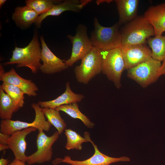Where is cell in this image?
Wrapping results in <instances>:
<instances>
[{"label": "cell", "mask_w": 165, "mask_h": 165, "mask_svg": "<svg viewBox=\"0 0 165 165\" xmlns=\"http://www.w3.org/2000/svg\"><path fill=\"white\" fill-rule=\"evenodd\" d=\"M38 131L36 140L37 150L26 158V162L29 165L50 161L53 155L52 146L59 138L57 131L50 136L42 130Z\"/></svg>", "instance_id": "cell-10"}, {"label": "cell", "mask_w": 165, "mask_h": 165, "mask_svg": "<svg viewBox=\"0 0 165 165\" xmlns=\"http://www.w3.org/2000/svg\"><path fill=\"white\" fill-rule=\"evenodd\" d=\"M20 108L0 87V118L1 119H11L13 113Z\"/></svg>", "instance_id": "cell-20"}, {"label": "cell", "mask_w": 165, "mask_h": 165, "mask_svg": "<svg viewBox=\"0 0 165 165\" xmlns=\"http://www.w3.org/2000/svg\"><path fill=\"white\" fill-rule=\"evenodd\" d=\"M10 135L0 132V144L7 145L8 140Z\"/></svg>", "instance_id": "cell-27"}, {"label": "cell", "mask_w": 165, "mask_h": 165, "mask_svg": "<svg viewBox=\"0 0 165 165\" xmlns=\"http://www.w3.org/2000/svg\"><path fill=\"white\" fill-rule=\"evenodd\" d=\"M65 86L64 93L56 99L47 101H39L38 104L42 108L55 109L62 105L80 102L84 98L82 94H75L72 90L68 82H66Z\"/></svg>", "instance_id": "cell-17"}, {"label": "cell", "mask_w": 165, "mask_h": 165, "mask_svg": "<svg viewBox=\"0 0 165 165\" xmlns=\"http://www.w3.org/2000/svg\"><path fill=\"white\" fill-rule=\"evenodd\" d=\"M120 48L125 70L133 67L152 57V51L145 44L122 46Z\"/></svg>", "instance_id": "cell-11"}, {"label": "cell", "mask_w": 165, "mask_h": 165, "mask_svg": "<svg viewBox=\"0 0 165 165\" xmlns=\"http://www.w3.org/2000/svg\"><path fill=\"white\" fill-rule=\"evenodd\" d=\"M102 51L98 48L93 47L81 59L80 64L74 69L75 76L78 82L87 84L101 72Z\"/></svg>", "instance_id": "cell-4"}, {"label": "cell", "mask_w": 165, "mask_h": 165, "mask_svg": "<svg viewBox=\"0 0 165 165\" xmlns=\"http://www.w3.org/2000/svg\"><path fill=\"white\" fill-rule=\"evenodd\" d=\"M64 134L67 138L65 148L68 150L75 149L81 150L82 149V144L89 142L85 137H82L76 131L71 129H66Z\"/></svg>", "instance_id": "cell-24"}, {"label": "cell", "mask_w": 165, "mask_h": 165, "mask_svg": "<svg viewBox=\"0 0 165 165\" xmlns=\"http://www.w3.org/2000/svg\"><path fill=\"white\" fill-rule=\"evenodd\" d=\"M31 106L35 114L33 121L28 123L11 119L1 120L0 123V132L10 135L17 131L30 127L35 128L38 130H49L51 125L46 120L42 108L38 103H33Z\"/></svg>", "instance_id": "cell-6"}, {"label": "cell", "mask_w": 165, "mask_h": 165, "mask_svg": "<svg viewBox=\"0 0 165 165\" xmlns=\"http://www.w3.org/2000/svg\"><path fill=\"white\" fill-rule=\"evenodd\" d=\"M36 130L35 128L30 127L17 131L10 135L7 145L15 159L26 162L27 156L25 155L27 148L26 138L28 134Z\"/></svg>", "instance_id": "cell-14"}, {"label": "cell", "mask_w": 165, "mask_h": 165, "mask_svg": "<svg viewBox=\"0 0 165 165\" xmlns=\"http://www.w3.org/2000/svg\"><path fill=\"white\" fill-rule=\"evenodd\" d=\"M6 0H0V8L6 2Z\"/></svg>", "instance_id": "cell-33"}, {"label": "cell", "mask_w": 165, "mask_h": 165, "mask_svg": "<svg viewBox=\"0 0 165 165\" xmlns=\"http://www.w3.org/2000/svg\"><path fill=\"white\" fill-rule=\"evenodd\" d=\"M67 37L72 44V48L70 57L64 61L68 67L72 66L86 55L93 46L87 35V27L84 25L78 26L74 35H70Z\"/></svg>", "instance_id": "cell-9"}, {"label": "cell", "mask_w": 165, "mask_h": 165, "mask_svg": "<svg viewBox=\"0 0 165 165\" xmlns=\"http://www.w3.org/2000/svg\"><path fill=\"white\" fill-rule=\"evenodd\" d=\"M94 25V29L90 38L93 47L103 51L121 48V37L118 23L110 27H105L101 25L95 17Z\"/></svg>", "instance_id": "cell-3"}, {"label": "cell", "mask_w": 165, "mask_h": 165, "mask_svg": "<svg viewBox=\"0 0 165 165\" xmlns=\"http://www.w3.org/2000/svg\"><path fill=\"white\" fill-rule=\"evenodd\" d=\"M25 163L15 158L11 163H9L8 165H26Z\"/></svg>", "instance_id": "cell-28"}, {"label": "cell", "mask_w": 165, "mask_h": 165, "mask_svg": "<svg viewBox=\"0 0 165 165\" xmlns=\"http://www.w3.org/2000/svg\"><path fill=\"white\" fill-rule=\"evenodd\" d=\"M147 42L152 49V57L160 61L165 60V35L150 37Z\"/></svg>", "instance_id": "cell-22"}, {"label": "cell", "mask_w": 165, "mask_h": 165, "mask_svg": "<svg viewBox=\"0 0 165 165\" xmlns=\"http://www.w3.org/2000/svg\"><path fill=\"white\" fill-rule=\"evenodd\" d=\"M0 87L20 108L24 104V93L18 87L5 82H3Z\"/></svg>", "instance_id": "cell-25"}, {"label": "cell", "mask_w": 165, "mask_h": 165, "mask_svg": "<svg viewBox=\"0 0 165 165\" xmlns=\"http://www.w3.org/2000/svg\"></svg>", "instance_id": "cell-34"}, {"label": "cell", "mask_w": 165, "mask_h": 165, "mask_svg": "<svg viewBox=\"0 0 165 165\" xmlns=\"http://www.w3.org/2000/svg\"><path fill=\"white\" fill-rule=\"evenodd\" d=\"M55 109L59 111L64 112L73 118L80 120L89 128H92L94 126V124L80 111L77 103L62 105Z\"/></svg>", "instance_id": "cell-21"}, {"label": "cell", "mask_w": 165, "mask_h": 165, "mask_svg": "<svg viewBox=\"0 0 165 165\" xmlns=\"http://www.w3.org/2000/svg\"><path fill=\"white\" fill-rule=\"evenodd\" d=\"M119 15L118 23L122 24L129 23L137 16L138 0H115Z\"/></svg>", "instance_id": "cell-18"}, {"label": "cell", "mask_w": 165, "mask_h": 165, "mask_svg": "<svg viewBox=\"0 0 165 165\" xmlns=\"http://www.w3.org/2000/svg\"><path fill=\"white\" fill-rule=\"evenodd\" d=\"M160 76L162 75H165V60L163 61L161 66L159 70Z\"/></svg>", "instance_id": "cell-29"}, {"label": "cell", "mask_w": 165, "mask_h": 165, "mask_svg": "<svg viewBox=\"0 0 165 165\" xmlns=\"http://www.w3.org/2000/svg\"><path fill=\"white\" fill-rule=\"evenodd\" d=\"M8 149H9V148L8 145L0 144V151H1Z\"/></svg>", "instance_id": "cell-32"}, {"label": "cell", "mask_w": 165, "mask_h": 165, "mask_svg": "<svg viewBox=\"0 0 165 165\" xmlns=\"http://www.w3.org/2000/svg\"><path fill=\"white\" fill-rule=\"evenodd\" d=\"M26 6L29 7L38 15H41L49 10L54 5L60 3V0H27Z\"/></svg>", "instance_id": "cell-26"}, {"label": "cell", "mask_w": 165, "mask_h": 165, "mask_svg": "<svg viewBox=\"0 0 165 165\" xmlns=\"http://www.w3.org/2000/svg\"><path fill=\"white\" fill-rule=\"evenodd\" d=\"M120 34L121 46L145 44L149 38L155 36L153 26L144 16H137L129 22Z\"/></svg>", "instance_id": "cell-2"}, {"label": "cell", "mask_w": 165, "mask_h": 165, "mask_svg": "<svg viewBox=\"0 0 165 165\" xmlns=\"http://www.w3.org/2000/svg\"><path fill=\"white\" fill-rule=\"evenodd\" d=\"M42 111L47 120L56 128L59 135L61 134L66 129L67 125L61 117L60 111L48 108H42Z\"/></svg>", "instance_id": "cell-23"}, {"label": "cell", "mask_w": 165, "mask_h": 165, "mask_svg": "<svg viewBox=\"0 0 165 165\" xmlns=\"http://www.w3.org/2000/svg\"><path fill=\"white\" fill-rule=\"evenodd\" d=\"M38 16L35 11L26 6L17 7L13 14L12 18L18 26L26 27L35 23Z\"/></svg>", "instance_id": "cell-19"}, {"label": "cell", "mask_w": 165, "mask_h": 165, "mask_svg": "<svg viewBox=\"0 0 165 165\" xmlns=\"http://www.w3.org/2000/svg\"><path fill=\"white\" fill-rule=\"evenodd\" d=\"M42 50L41 60L43 64L40 70L44 73L52 74L65 70L68 68L64 60L56 56L47 46L43 36L40 35Z\"/></svg>", "instance_id": "cell-12"}, {"label": "cell", "mask_w": 165, "mask_h": 165, "mask_svg": "<svg viewBox=\"0 0 165 165\" xmlns=\"http://www.w3.org/2000/svg\"><path fill=\"white\" fill-rule=\"evenodd\" d=\"M0 80L15 85L21 90L25 94L29 97L37 95L38 88L31 80L24 79L20 76L13 68L5 72L2 65H0Z\"/></svg>", "instance_id": "cell-13"}, {"label": "cell", "mask_w": 165, "mask_h": 165, "mask_svg": "<svg viewBox=\"0 0 165 165\" xmlns=\"http://www.w3.org/2000/svg\"><path fill=\"white\" fill-rule=\"evenodd\" d=\"M9 161L7 159L2 158L0 159V165H8Z\"/></svg>", "instance_id": "cell-30"}, {"label": "cell", "mask_w": 165, "mask_h": 165, "mask_svg": "<svg viewBox=\"0 0 165 165\" xmlns=\"http://www.w3.org/2000/svg\"><path fill=\"white\" fill-rule=\"evenodd\" d=\"M84 137L86 138L93 145L94 148V154L90 158L82 161L72 160L69 156H66L64 158H57L52 163L54 165H57L61 163H65L71 165H110L111 164L120 162H129L130 158L126 156L119 157H113L108 156L98 149L97 145L91 140L89 132H85Z\"/></svg>", "instance_id": "cell-8"}, {"label": "cell", "mask_w": 165, "mask_h": 165, "mask_svg": "<svg viewBox=\"0 0 165 165\" xmlns=\"http://www.w3.org/2000/svg\"><path fill=\"white\" fill-rule=\"evenodd\" d=\"M112 1H113L112 0H98L96 1V3L97 5H99L104 2H106L108 3H110Z\"/></svg>", "instance_id": "cell-31"}, {"label": "cell", "mask_w": 165, "mask_h": 165, "mask_svg": "<svg viewBox=\"0 0 165 165\" xmlns=\"http://www.w3.org/2000/svg\"><path fill=\"white\" fill-rule=\"evenodd\" d=\"M101 72L119 89L121 86V78L125 70V64L120 48L102 50Z\"/></svg>", "instance_id": "cell-5"}, {"label": "cell", "mask_w": 165, "mask_h": 165, "mask_svg": "<svg viewBox=\"0 0 165 165\" xmlns=\"http://www.w3.org/2000/svg\"><path fill=\"white\" fill-rule=\"evenodd\" d=\"M161 61L151 57L127 70V76L145 88L156 81L160 76Z\"/></svg>", "instance_id": "cell-7"}, {"label": "cell", "mask_w": 165, "mask_h": 165, "mask_svg": "<svg viewBox=\"0 0 165 165\" xmlns=\"http://www.w3.org/2000/svg\"><path fill=\"white\" fill-rule=\"evenodd\" d=\"M41 50L38 34L35 32L32 40L27 46L23 48L15 47L9 61L4 64H16L17 68L27 67L32 73L36 74L42 65L40 63Z\"/></svg>", "instance_id": "cell-1"}, {"label": "cell", "mask_w": 165, "mask_h": 165, "mask_svg": "<svg viewBox=\"0 0 165 165\" xmlns=\"http://www.w3.org/2000/svg\"><path fill=\"white\" fill-rule=\"evenodd\" d=\"M91 0H67L56 5L46 12L38 16L35 23L40 28L42 21L49 16H58L64 12H78Z\"/></svg>", "instance_id": "cell-15"}, {"label": "cell", "mask_w": 165, "mask_h": 165, "mask_svg": "<svg viewBox=\"0 0 165 165\" xmlns=\"http://www.w3.org/2000/svg\"><path fill=\"white\" fill-rule=\"evenodd\" d=\"M165 3L150 7L144 16L153 26L155 36L162 35L165 31Z\"/></svg>", "instance_id": "cell-16"}]
</instances>
